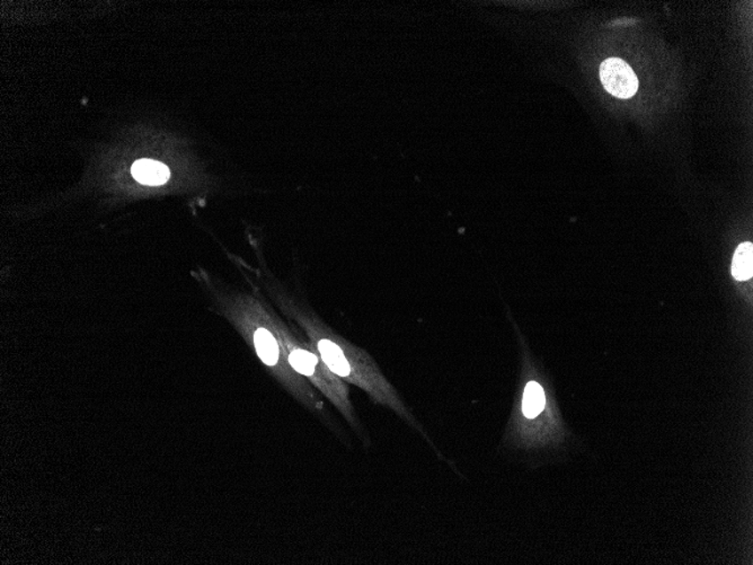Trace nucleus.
I'll list each match as a JSON object with an SVG mask.
<instances>
[{"instance_id": "f257e3e1", "label": "nucleus", "mask_w": 753, "mask_h": 565, "mask_svg": "<svg viewBox=\"0 0 753 565\" xmlns=\"http://www.w3.org/2000/svg\"><path fill=\"white\" fill-rule=\"evenodd\" d=\"M294 318L307 332L308 336L318 350L320 358L334 375L345 378L349 383L360 386L368 390L370 396L378 402L395 407L401 411L396 394L382 378L374 365L369 363L367 356H361L360 351H352L349 347L343 346L327 335L322 326L316 323L313 318L307 317L302 311H294Z\"/></svg>"}, {"instance_id": "423d86ee", "label": "nucleus", "mask_w": 753, "mask_h": 565, "mask_svg": "<svg viewBox=\"0 0 753 565\" xmlns=\"http://www.w3.org/2000/svg\"><path fill=\"white\" fill-rule=\"evenodd\" d=\"M546 397L542 386L537 381H530L524 388L522 397V412L528 419H535L543 412Z\"/></svg>"}, {"instance_id": "7ed1b4c3", "label": "nucleus", "mask_w": 753, "mask_h": 565, "mask_svg": "<svg viewBox=\"0 0 753 565\" xmlns=\"http://www.w3.org/2000/svg\"><path fill=\"white\" fill-rule=\"evenodd\" d=\"M603 87L615 98H633L639 90V80L633 69L619 58H609L600 66Z\"/></svg>"}, {"instance_id": "f03ea898", "label": "nucleus", "mask_w": 753, "mask_h": 565, "mask_svg": "<svg viewBox=\"0 0 753 565\" xmlns=\"http://www.w3.org/2000/svg\"><path fill=\"white\" fill-rule=\"evenodd\" d=\"M277 328L290 367L298 375L307 377L311 383L318 386L342 411L345 417L351 418L352 410L347 386L326 367L322 358L319 359L315 352L303 347L284 324L278 322Z\"/></svg>"}, {"instance_id": "39448f33", "label": "nucleus", "mask_w": 753, "mask_h": 565, "mask_svg": "<svg viewBox=\"0 0 753 565\" xmlns=\"http://www.w3.org/2000/svg\"><path fill=\"white\" fill-rule=\"evenodd\" d=\"M732 274L736 280L747 281L753 274V245L746 242L739 245L732 261Z\"/></svg>"}, {"instance_id": "20e7f679", "label": "nucleus", "mask_w": 753, "mask_h": 565, "mask_svg": "<svg viewBox=\"0 0 753 565\" xmlns=\"http://www.w3.org/2000/svg\"><path fill=\"white\" fill-rule=\"evenodd\" d=\"M131 173L137 181L145 185H161L169 178L168 166L152 160L137 161Z\"/></svg>"}]
</instances>
